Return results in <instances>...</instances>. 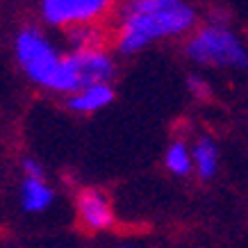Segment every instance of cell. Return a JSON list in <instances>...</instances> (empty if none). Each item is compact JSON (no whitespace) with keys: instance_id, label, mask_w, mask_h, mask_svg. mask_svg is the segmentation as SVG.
Listing matches in <instances>:
<instances>
[{"instance_id":"cell-1","label":"cell","mask_w":248,"mask_h":248,"mask_svg":"<svg viewBox=\"0 0 248 248\" xmlns=\"http://www.w3.org/2000/svg\"><path fill=\"white\" fill-rule=\"evenodd\" d=\"M196 21V9L180 0H137L123 9L114 46L123 55H135L155 41L191 34Z\"/></svg>"},{"instance_id":"cell-2","label":"cell","mask_w":248,"mask_h":248,"mask_svg":"<svg viewBox=\"0 0 248 248\" xmlns=\"http://www.w3.org/2000/svg\"><path fill=\"white\" fill-rule=\"evenodd\" d=\"M16 64L30 82L55 93H76L78 84L68 55L60 53L57 46L46 37L37 25H23L14 37Z\"/></svg>"},{"instance_id":"cell-3","label":"cell","mask_w":248,"mask_h":248,"mask_svg":"<svg viewBox=\"0 0 248 248\" xmlns=\"http://www.w3.org/2000/svg\"><path fill=\"white\" fill-rule=\"evenodd\" d=\"M185 55L198 66L210 68H246L248 50L244 41L223 23H205L189 34Z\"/></svg>"},{"instance_id":"cell-4","label":"cell","mask_w":248,"mask_h":248,"mask_svg":"<svg viewBox=\"0 0 248 248\" xmlns=\"http://www.w3.org/2000/svg\"><path fill=\"white\" fill-rule=\"evenodd\" d=\"M109 12L105 0H44L39 14L46 25L78 30L84 25H98V21Z\"/></svg>"},{"instance_id":"cell-5","label":"cell","mask_w":248,"mask_h":248,"mask_svg":"<svg viewBox=\"0 0 248 248\" xmlns=\"http://www.w3.org/2000/svg\"><path fill=\"white\" fill-rule=\"evenodd\" d=\"M68 62L76 76L78 91L93 84H112L116 76V62L105 48H89V50H71Z\"/></svg>"},{"instance_id":"cell-6","label":"cell","mask_w":248,"mask_h":248,"mask_svg":"<svg viewBox=\"0 0 248 248\" xmlns=\"http://www.w3.org/2000/svg\"><path fill=\"white\" fill-rule=\"evenodd\" d=\"M76 212H78L80 226L84 230H89V232H103V230H109L114 226L112 201L100 189H93V187L82 189L78 194Z\"/></svg>"},{"instance_id":"cell-7","label":"cell","mask_w":248,"mask_h":248,"mask_svg":"<svg viewBox=\"0 0 248 248\" xmlns=\"http://www.w3.org/2000/svg\"><path fill=\"white\" fill-rule=\"evenodd\" d=\"M112 100H114L112 84H93V87H84V89L71 93L66 105L71 112L76 114H96L100 109H105L107 105H112Z\"/></svg>"},{"instance_id":"cell-8","label":"cell","mask_w":248,"mask_h":248,"mask_svg":"<svg viewBox=\"0 0 248 248\" xmlns=\"http://www.w3.org/2000/svg\"><path fill=\"white\" fill-rule=\"evenodd\" d=\"M55 201L53 187L46 182V178H25L21 182V207L28 214L46 212Z\"/></svg>"},{"instance_id":"cell-9","label":"cell","mask_w":248,"mask_h":248,"mask_svg":"<svg viewBox=\"0 0 248 248\" xmlns=\"http://www.w3.org/2000/svg\"><path fill=\"white\" fill-rule=\"evenodd\" d=\"M191 162H194V173L201 180H212L218 171V148L214 139L198 137L191 146Z\"/></svg>"},{"instance_id":"cell-10","label":"cell","mask_w":248,"mask_h":248,"mask_svg":"<svg viewBox=\"0 0 248 248\" xmlns=\"http://www.w3.org/2000/svg\"><path fill=\"white\" fill-rule=\"evenodd\" d=\"M164 164L169 169V173L178 175V178H185L194 171V162H191V146L182 139H175V141L169 143L164 155Z\"/></svg>"},{"instance_id":"cell-11","label":"cell","mask_w":248,"mask_h":248,"mask_svg":"<svg viewBox=\"0 0 248 248\" xmlns=\"http://www.w3.org/2000/svg\"><path fill=\"white\" fill-rule=\"evenodd\" d=\"M189 91L194 93L196 98H210V93H212V89H210V84L205 82L203 78H196V76H191L189 78Z\"/></svg>"},{"instance_id":"cell-12","label":"cell","mask_w":248,"mask_h":248,"mask_svg":"<svg viewBox=\"0 0 248 248\" xmlns=\"http://www.w3.org/2000/svg\"><path fill=\"white\" fill-rule=\"evenodd\" d=\"M21 169L25 173V178H44V166L34 157H25L21 162Z\"/></svg>"},{"instance_id":"cell-13","label":"cell","mask_w":248,"mask_h":248,"mask_svg":"<svg viewBox=\"0 0 248 248\" xmlns=\"http://www.w3.org/2000/svg\"><path fill=\"white\" fill-rule=\"evenodd\" d=\"M123 248H130V246H123Z\"/></svg>"}]
</instances>
